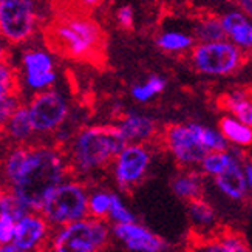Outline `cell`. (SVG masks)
<instances>
[{
  "label": "cell",
  "mask_w": 252,
  "mask_h": 252,
  "mask_svg": "<svg viewBox=\"0 0 252 252\" xmlns=\"http://www.w3.org/2000/svg\"><path fill=\"white\" fill-rule=\"evenodd\" d=\"M218 128L231 147L245 149L252 146V127L238 121L231 115H224L218 121Z\"/></svg>",
  "instance_id": "ffe728a7"
},
{
  "label": "cell",
  "mask_w": 252,
  "mask_h": 252,
  "mask_svg": "<svg viewBox=\"0 0 252 252\" xmlns=\"http://www.w3.org/2000/svg\"><path fill=\"white\" fill-rule=\"evenodd\" d=\"M67 161L50 146L16 144L3 159V177L9 192L30 211H40L47 196L63 181Z\"/></svg>",
  "instance_id": "6da1fadb"
},
{
  "label": "cell",
  "mask_w": 252,
  "mask_h": 252,
  "mask_svg": "<svg viewBox=\"0 0 252 252\" xmlns=\"http://www.w3.org/2000/svg\"><path fill=\"white\" fill-rule=\"evenodd\" d=\"M170 189L177 198L189 203L204 193V175L198 167H181L170 180Z\"/></svg>",
  "instance_id": "e0dca14e"
},
{
  "label": "cell",
  "mask_w": 252,
  "mask_h": 252,
  "mask_svg": "<svg viewBox=\"0 0 252 252\" xmlns=\"http://www.w3.org/2000/svg\"><path fill=\"white\" fill-rule=\"evenodd\" d=\"M198 252H232V251H229L221 243L220 238H214V240H207V242H204L198 248Z\"/></svg>",
  "instance_id": "d6a6232c"
},
{
  "label": "cell",
  "mask_w": 252,
  "mask_h": 252,
  "mask_svg": "<svg viewBox=\"0 0 252 252\" xmlns=\"http://www.w3.org/2000/svg\"><path fill=\"white\" fill-rule=\"evenodd\" d=\"M51 53L78 62H101L105 54V32L87 13H59L45 28Z\"/></svg>",
  "instance_id": "7a4b0ae2"
},
{
  "label": "cell",
  "mask_w": 252,
  "mask_h": 252,
  "mask_svg": "<svg viewBox=\"0 0 252 252\" xmlns=\"http://www.w3.org/2000/svg\"><path fill=\"white\" fill-rule=\"evenodd\" d=\"M2 131L14 144H25L31 139V136L36 133V130L32 127L28 107L25 104H22L14 112Z\"/></svg>",
  "instance_id": "d6986e66"
},
{
  "label": "cell",
  "mask_w": 252,
  "mask_h": 252,
  "mask_svg": "<svg viewBox=\"0 0 252 252\" xmlns=\"http://www.w3.org/2000/svg\"><path fill=\"white\" fill-rule=\"evenodd\" d=\"M221 240V243L232 252H251L248 245L245 240L240 237V235H235V234H224L221 237H218Z\"/></svg>",
  "instance_id": "1f68e13d"
},
{
  "label": "cell",
  "mask_w": 252,
  "mask_h": 252,
  "mask_svg": "<svg viewBox=\"0 0 252 252\" xmlns=\"http://www.w3.org/2000/svg\"><path fill=\"white\" fill-rule=\"evenodd\" d=\"M16 218L8 212H0V245L11 243L16 231Z\"/></svg>",
  "instance_id": "f546056e"
},
{
  "label": "cell",
  "mask_w": 252,
  "mask_h": 252,
  "mask_svg": "<svg viewBox=\"0 0 252 252\" xmlns=\"http://www.w3.org/2000/svg\"><path fill=\"white\" fill-rule=\"evenodd\" d=\"M115 19H116V24L123 30H133L135 20H136V11H135L133 6L128 5V3L121 5L116 9Z\"/></svg>",
  "instance_id": "4dcf8cb0"
},
{
  "label": "cell",
  "mask_w": 252,
  "mask_h": 252,
  "mask_svg": "<svg viewBox=\"0 0 252 252\" xmlns=\"http://www.w3.org/2000/svg\"><path fill=\"white\" fill-rule=\"evenodd\" d=\"M218 17L226 39L237 45L246 56H252V19L235 6L221 11Z\"/></svg>",
  "instance_id": "5bb4252c"
},
{
  "label": "cell",
  "mask_w": 252,
  "mask_h": 252,
  "mask_svg": "<svg viewBox=\"0 0 252 252\" xmlns=\"http://www.w3.org/2000/svg\"><path fill=\"white\" fill-rule=\"evenodd\" d=\"M74 3V9H82V11H87V9H94L97 6H101L104 0H71Z\"/></svg>",
  "instance_id": "836d02e7"
},
{
  "label": "cell",
  "mask_w": 252,
  "mask_h": 252,
  "mask_svg": "<svg viewBox=\"0 0 252 252\" xmlns=\"http://www.w3.org/2000/svg\"><path fill=\"white\" fill-rule=\"evenodd\" d=\"M8 61V45L6 42L0 37V63H3Z\"/></svg>",
  "instance_id": "8d00e7d4"
},
{
  "label": "cell",
  "mask_w": 252,
  "mask_h": 252,
  "mask_svg": "<svg viewBox=\"0 0 252 252\" xmlns=\"http://www.w3.org/2000/svg\"><path fill=\"white\" fill-rule=\"evenodd\" d=\"M27 107L36 133H51L61 128L70 113L65 96L53 89L34 93Z\"/></svg>",
  "instance_id": "30bf717a"
},
{
  "label": "cell",
  "mask_w": 252,
  "mask_h": 252,
  "mask_svg": "<svg viewBox=\"0 0 252 252\" xmlns=\"http://www.w3.org/2000/svg\"><path fill=\"white\" fill-rule=\"evenodd\" d=\"M112 234L131 252H166L167 243L138 221L113 224Z\"/></svg>",
  "instance_id": "7c38bea8"
},
{
  "label": "cell",
  "mask_w": 252,
  "mask_h": 252,
  "mask_svg": "<svg viewBox=\"0 0 252 252\" xmlns=\"http://www.w3.org/2000/svg\"><path fill=\"white\" fill-rule=\"evenodd\" d=\"M0 252H27L24 249H20L19 246H16L14 243L11 245V243H6V245H2L0 246Z\"/></svg>",
  "instance_id": "74e56055"
},
{
  "label": "cell",
  "mask_w": 252,
  "mask_h": 252,
  "mask_svg": "<svg viewBox=\"0 0 252 252\" xmlns=\"http://www.w3.org/2000/svg\"><path fill=\"white\" fill-rule=\"evenodd\" d=\"M118 130L121 131L126 142H141V144H149L159 135L157 121L149 115L128 112L126 113L116 124Z\"/></svg>",
  "instance_id": "9a60e30c"
},
{
  "label": "cell",
  "mask_w": 252,
  "mask_h": 252,
  "mask_svg": "<svg viewBox=\"0 0 252 252\" xmlns=\"http://www.w3.org/2000/svg\"><path fill=\"white\" fill-rule=\"evenodd\" d=\"M108 218L113 221V224L136 221L135 214L124 204L123 198L118 193H112V204H110V211H108Z\"/></svg>",
  "instance_id": "83f0119b"
},
{
  "label": "cell",
  "mask_w": 252,
  "mask_h": 252,
  "mask_svg": "<svg viewBox=\"0 0 252 252\" xmlns=\"http://www.w3.org/2000/svg\"><path fill=\"white\" fill-rule=\"evenodd\" d=\"M235 149L229 147L226 150H215V152H207L204 158L200 162V172L204 175V177L214 178L217 175H220L229 164H231L232 158H234Z\"/></svg>",
  "instance_id": "d4e9b609"
},
{
  "label": "cell",
  "mask_w": 252,
  "mask_h": 252,
  "mask_svg": "<svg viewBox=\"0 0 252 252\" xmlns=\"http://www.w3.org/2000/svg\"><path fill=\"white\" fill-rule=\"evenodd\" d=\"M19 89L17 71L6 62L0 63V96Z\"/></svg>",
  "instance_id": "f1b7e54d"
},
{
  "label": "cell",
  "mask_w": 252,
  "mask_h": 252,
  "mask_svg": "<svg viewBox=\"0 0 252 252\" xmlns=\"http://www.w3.org/2000/svg\"><path fill=\"white\" fill-rule=\"evenodd\" d=\"M157 47L167 54H186L196 43L192 31H184L178 28H166L155 39Z\"/></svg>",
  "instance_id": "ac0fdd59"
},
{
  "label": "cell",
  "mask_w": 252,
  "mask_h": 252,
  "mask_svg": "<svg viewBox=\"0 0 252 252\" xmlns=\"http://www.w3.org/2000/svg\"><path fill=\"white\" fill-rule=\"evenodd\" d=\"M188 214L190 223L198 231H207L214 229L217 224V212L209 201H206L203 196L188 203Z\"/></svg>",
  "instance_id": "7402d4cb"
},
{
  "label": "cell",
  "mask_w": 252,
  "mask_h": 252,
  "mask_svg": "<svg viewBox=\"0 0 252 252\" xmlns=\"http://www.w3.org/2000/svg\"><path fill=\"white\" fill-rule=\"evenodd\" d=\"M40 212L56 226L82 220L89 215V192L78 181H62L43 201Z\"/></svg>",
  "instance_id": "5b68a950"
},
{
  "label": "cell",
  "mask_w": 252,
  "mask_h": 252,
  "mask_svg": "<svg viewBox=\"0 0 252 252\" xmlns=\"http://www.w3.org/2000/svg\"><path fill=\"white\" fill-rule=\"evenodd\" d=\"M152 164L149 144L128 142L113 159V177L123 190H130L144 181Z\"/></svg>",
  "instance_id": "9c48e42d"
},
{
  "label": "cell",
  "mask_w": 252,
  "mask_h": 252,
  "mask_svg": "<svg viewBox=\"0 0 252 252\" xmlns=\"http://www.w3.org/2000/svg\"><path fill=\"white\" fill-rule=\"evenodd\" d=\"M112 229L101 218H82L65 224L53 240L54 252H97L110 238Z\"/></svg>",
  "instance_id": "8992f818"
},
{
  "label": "cell",
  "mask_w": 252,
  "mask_h": 252,
  "mask_svg": "<svg viewBox=\"0 0 252 252\" xmlns=\"http://www.w3.org/2000/svg\"><path fill=\"white\" fill-rule=\"evenodd\" d=\"M198 123H173L162 128L164 149L180 167H198L207 153L198 133Z\"/></svg>",
  "instance_id": "52a82bcc"
},
{
  "label": "cell",
  "mask_w": 252,
  "mask_h": 252,
  "mask_svg": "<svg viewBox=\"0 0 252 252\" xmlns=\"http://www.w3.org/2000/svg\"><path fill=\"white\" fill-rule=\"evenodd\" d=\"M234 149H235V153H234L231 164L212 180H214L217 190L223 196H226L227 200L245 201L251 195L246 180H245V173H243L245 157L242 153V149H238V147H234Z\"/></svg>",
  "instance_id": "4fadbf2b"
},
{
  "label": "cell",
  "mask_w": 252,
  "mask_h": 252,
  "mask_svg": "<svg viewBox=\"0 0 252 252\" xmlns=\"http://www.w3.org/2000/svg\"><path fill=\"white\" fill-rule=\"evenodd\" d=\"M112 204V192L108 190H94L89 193V215L93 218L104 220L108 217Z\"/></svg>",
  "instance_id": "484cf974"
},
{
  "label": "cell",
  "mask_w": 252,
  "mask_h": 252,
  "mask_svg": "<svg viewBox=\"0 0 252 252\" xmlns=\"http://www.w3.org/2000/svg\"><path fill=\"white\" fill-rule=\"evenodd\" d=\"M37 28L34 0H0V37L9 45L27 42Z\"/></svg>",
  "instance_id": "ba28073f"
},
{
  "label": "cell",
  "mask_w": 252,
  "mask_h": 252,
  "mask_svg": "<svg viewBox=\"0 0 252 252\" xmlns=\"http://www.w3.org/2000/svg\"><path fill=\"white\" fill-rule=\"evenodd\" d=\"M167 87V81L159 74H152L146 81L138 82L130 89L131 99L138 104L152 102L155 97H158Z\"/></svg>",
  "instance_id": "603a6c76"
},
{
  "label": "cell",
  "mask_w": 252,
  "mask_h": 252,
  "mask_svg": "<svg viewBox=\"0 0 252 252\" xmlns=\"http://www.w3.org/2000/svg\"><path fill=\"white\" fill-rule=\"evenodd\" d=\"M164 2H181V0H164Z\"/></svg>",
  "instance_id": "f35d334b"
},
{
  "label": "cell",
  "mask_w": 252,
  "mask_h": 252,
  "mask_svg": "<svg viewBox=\"0 0 252 252\" xmlns=\"http://www.w3.org/2000/svg\"><path fill=\"white\" fill-rule=\"evenodd\" d=\"M22 105L19 89L9 93H5L0 96V131L3 130L9 118L14 115V112Z\"/></svg>",
  "instance_id": "4316f807"
},
{
  "label": "cell",
  "mask_w": 252,
  "mask_h": 252,
  "mask_svg": "<svg viewBox=\"0 0 252 252\" xmlns=\"http://www.w3.org/2000/svg\"><path fill=\"white\" fill-rule=\"evenodd\" d=\"M47 220L43 215L36 214H27L16 221V231L13 243L24 251H32L36 249L42 240L45 238L48 226Z\"/></svg>",
  "instance_id": "2e32d148"
},
{
  "label": "cell",
  "mask_w": 252,
  "mask_h": 252,
  "mask_svg": "<svg viewBox=\"0 0 252 252\" xmlns=\"http://www.w3.org/2000/svg\"><path fill=\"white\" fill-rule=\"evenodd\" d=\"M231 3L252 19V0H231Z\"/></svg>",
  "instance_id": "e575fe53"
},
{
  "label": "cell",
  "mask_w": 252,
  "mask_h": 252,
  "mask_svg": "<svg viewBox=\"0 0 252 252\" xmlns=\"http://www.w3.org/2000/svg\"><path fill=\"white\" fill-rule=\"evenodd\" d=\"M127 144L116 124L89 126L71 139L70 164L79 173H92L110 166Z\"/></svg>",
  "instance_id": "3957f363"
},
{
  "label": "cell",
  "mask_w": 252,
  "mask_h": 252,
  "mask_svg": "<svg viewBox=\"0 0 252 252\" xmlns=\"http://www.w3.org/2000/svg\"><path fill=\"white\" fill-rule=\"evenodd\" d=\"M246 54L229 39L196 42L189 51L192 68L209 78H226L240 70Z\"/></svg>",
  "instance_id": "277c9868"
},
{
  "label": "cell",
  "mask_w": 252,
  "mask_h": 252,
  "mask_svg": "<svg viewBox=\"0 0 252 252\" xmlns=\"http://www.w3.org/2000/svg\"><path fill=\"white\" fill-rule=\"evenodd\" d=\"M243 173H245V180L248 184V189L252 193V159L245 158L243 161Z\"/></svg>",
  "instance_id": "d590c367"
},
{
  "label": "cell",
  "mask_w": 252,
  "mask_h": 252,
  "mask_svg": "<svg viewBox=\"0 0 252 252\" xmlns=\"http://www.w3.org/2000/svg\"><path fill=\"white\" fill-rule=\"evenodd\" d=\"M24 85L32 93L50 90L58 79L53 54L47 50L32 48L22 54Z\"/></svg>",
  "instance_id": "8fae6325"
},
{
  "label": "cell",
  "mask_w": 252,
  "mask_h": 252,
  "mask_svg": "<svg viewBox=\"0 0 252 252\" xmlns=\"http://www.w3.org/2000/svg\"><path fill=\"white\" fill-rule=\"evenodd\" d=\"M192 34L196 42H211L226 37L220 17L212 13L195 20V24L192 25Z\"/></svg>",
  "instance_id": "cb8c5ba5"
},
{
  "label": "cell",
  "mask_w": 252,
  "mask_h": 252,
  "mask_svg": "<svg viewBox=\"0 0 252 252\" xmlns=\"http://www.w3.org/2000/svg\"><path fill=\"white\" fill-rule=\"evenodd\" d=\"M220 102L227 115L252 127V97L246 92L240 89L231 90L221 97Z\"/></svg>",
  "instance_id": "44dd1931"
}]
</instances>
